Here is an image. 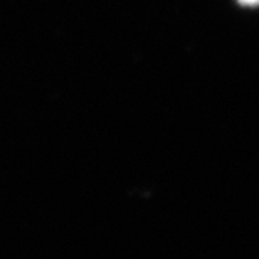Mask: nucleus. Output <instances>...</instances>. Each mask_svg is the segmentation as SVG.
<instances>
[{"instance_id":"obj_1","label":"nucleus","mask_w":259,"mask_h":259,"mask_svg":"<svg viewBox=\"0 0 259 259\" xmlns=\"http://www.w3.org/2000/svg\"><path fill=\"white\" fill-rule=\"evenodd\" d=\"M242 5H247V7H254V5H259V0H239Z\"/></svg>"}]
</instances>
